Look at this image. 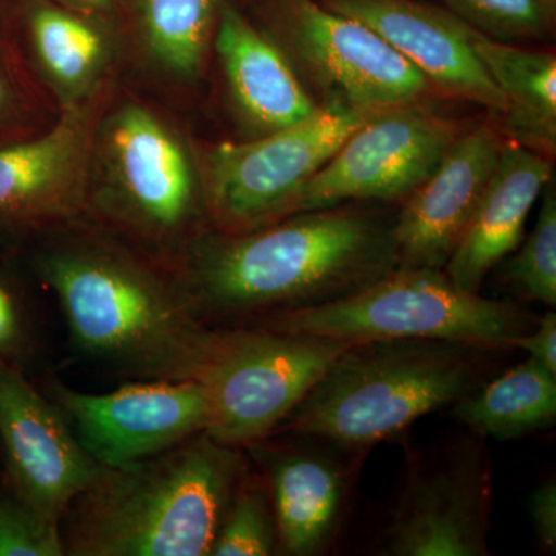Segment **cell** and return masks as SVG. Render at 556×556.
<instances>
[{"instance_id": "obj_16", "label": "cell", "mask_w": 556, "mask_h": 556, "mask_svg": "<svg viewBox=\"0 0 556 556\" xmlns=\"http://www.w3.org/2000/svg\"><path fill=\"white\" fill-rule=\"evenodd\" d=\"M321 3L378 33L437 89L501 116L506 113L504 94L473 49V28L452 11L417 0H324Z\"/></svg>"}, {"instance_id": "obj_11", "label": "cell", "mask_w": 556, "mask_h": 556, "mask_svg": "<svg viewBox=\"0 0 556 556\" xmlns=\"http://www.w3.org/2000/svg\"><path fill=\"white\" fill-rule=\"evenodd\" d=\"M457 137L452 121L419 104L372 113L300 190L292 215L348 200L407 197L438 169Z\"/></svg>"}, {"instance_id": "obj_24", "label": "cell", "mask_w": 556, "mask_h": 556, "mask_svg": "<svg viewBox=\"0 0 556 556\" xmlns=\"http://www.w3.org/2000/svg\"><path fill=\"white\" fill-rule=\"evenodd\" d=\"M280 554V538L268 485L260 471L248 468L230 500L211 556Z\"/></svg>"}, {"instance_id": "obj_13", "label": "cell", "mask_w": 556, "mask_h": 556, "mask_svg": "<svg viewBox=\"0 0 556 556\" xmlns=\"http://www.w3.org/2000/svg\"><path fill=\"white\" fill-rule=\"evenodd\" d=\"M292 49L336 97L365 112L419 104L426 76L378 33L317 0H274Z\"/></svg>"}, {"instance_id": "obj_19", "label": "cell", "mask_w": 556, "mask_h": 556, "mask_svg": "<svg viewBox=\"0 0 556 556\" xmlns=\"http://www.w3.org/2000/svg\"><path fill=\"white\" fill-rule=\"evenodd\" d=\"M214 46L230 97L258 135L308 118L318 109L283 51L233 7H219Z\"/></svg>"}, {"instance_id": "obj_3", "label": "cell", "mask_w": 556, "mask_h": 556, "mask_svg": "<svg viewBox=\"0 0 556 556\" xmlns=\"http://www.w3.org/2000/svg\"><path fill=\"white\" fill-rule=\"evenodd\" d=\"M249 457L206 431L118 468L102 467L62 521L75 556H207ZM61 521V525H62Z\"/></svg>"}, {"instance_id": "obj_7", "label": "cell", "mask_w": 556, "mask_h": 556, "mask_svg": "<svg viewBox=\"0 0 556 556\" xmlns=\"http://www.w3.org/2000/svg\"><path fill=\"white\" fill-rule=\"evenodd\" d=\"M369 115L334 97L298 124L212 149L201 181L214 232H251L292 215L300 190Z\"/></svg>"}, {"instance_id": "obj_20", "label": "cell", "mask_w": 556, "mask_h": 556, "mask_svg": "<svg viewBox=\"0 0 556 556\" xmlns=\"http://www.w3.org/2000/svg\"><path fill=\"white\" fill-rule=\"evenodd\" d=\"M28 51L40 79L62 110L98 97L110 86L116 43L94 16L31 0L25 11Z\"/></svg>"}, {"instance_id": "obj_8", "label": "cell", "mask_w": 556, "mask_h": 556, "mask_svg": "<svg viewBox=\"0 0 556 556\" xmlns=\"http://www.w3.org/2000/svg\"><path fill=\"white\" fill-rule=\"evenodd\" d=\"M350 343L262 327L219 329L199 382L206 388V433L244 448L270 437Z\"/></svg>"}, {"instance_id": "obj_21", "label": "cell", "mask_w": 556, "mask_h": 556, "mask_svg": "<svg viewBox=\"0 0 556 556\" xmlns=\"http://www.w3.org/2000/svg\"><path fill=\"white\" fill-rule=\"evenodd\" d=\"M471 42L486 72L504 94V130L508 139L554 152L556 144V60L554 54L526 50L475 30Z\"/></svg>"}, {"instance_id": "obj_29", "label": "cell", "mask_w": 556, "mask_h": 556, "mask_svg": "<svg viewBox=\"0 0 556 556\" xmlns=\"http://www.w3.org/2000/svg\"><path fill=\"white\" fill-rule=\"evenodd\" d=\"M530 517L540 546L548 554L556 551V482L548 479L530 497Z\"/></svg>"}, {"instance_id": "obj_31", "label": "cell", "mask_w": 556, "mask_h": 556, "mask_svg": "<svg viewBox=\"0 0 556 556\" xmlns=\"http://www.w3.org/2000/svg\"><path fill=\"white\" fill-rule=\"evenodd\" d=\"M20 83L16 68L13 67V58L5 50H0V134L13 127L25 109Z\"/></svg>"}, {"instance_id": "obj_15", "label": "cell", "mask_w": 556, "mask_h": 556, "mask_svg": "<svg viewBox=\"0 0 556 556\" xmlns=\"http://www.w3.org/2000/svg\"><path fill=\"white\" fill-rule=\"evenodd\" d=\"M268 485L280 554H325L338 536L350 477L339 445L302 433H276L247 445Z\"/></svg>"}, {"instance_id": "obj_27", "label": "cell", "mask_w": 556, "mask_h": 556, "mask_svg": "<svg viewBox=\"0 0 556 556\" xmlns=\"http://www.w3.org/2000/svg\"><path fill=\"white\" fill-rule=\"evenodd\" d=\"M61 525L40 515L17 493H0V556H62Z\"/></svg>"}, {"instance_id": "obj_2", "label": "cell", "mask_w": 556, "mask_h": 556, "mask_svg": "<svg viewBox=\"0 0 556 556\" xmlns=\"http://www.w3.org/2000/svg\"><path fill=\"white\" fill-rule=\"evenodd\" d=\"M38 258L80 353L142 380H199L219 329L195 316L167 268L109 237L61 232Z\"/></svg>"}, {"instance_id": "obj_10", "label": "cell", "mask_w": 556, "mask_h": 556, "mask_svg": "<svg viewBox=\"0 0 556 556\" xmlns=\"http://www.w3.org/2000/svg\"><path fill=\"white\" fill-rule=\"evenodd\" d=\"M112 87L50 129L0 144V232L61 233L90 215L94 148Z\"/></svg>"}, {"instance_id": "obj_1", "label": "cell", "mask_w": 556, "mask_h": 556, "mask_svg": "<svg viewBox=\"0 0 556 556\" xmlns=\"http://www.w3.org/2000/svg\"><path fill=\"white\" fill-rule=\"evenodd\" d=\"M393 225L357 208L299 212L251 232L203 233L166 268L207 327H251L345 298L399 268Z\"/></svg>"}, {"instance_id": "obj_32", "label": "cell", "mask_w": 556, "mask_h": 556, "mask_svg": "<svg viewBox=\"0 0 556 556\" xmlns=\"http://www.w3.org/2000/svg\"><path fill=\"white\" fill-rule=\"evenodd\" d=\"M65 9L78 11L87 16H98L115 5L118 0H51Z\"/></svg>"}, {"instance_id": "obj_26", "label": "cell", "mask_w": 556, "mask_h": 556, "mask_svg": "<svg viewBox=\"0 0 556 556\" xmlns=\"http://www.w3.org/2000/svg\"><path fill=\"white\" fill-rule=\"evenodd\" d=\"M448 11L489 38L510 42L547 30L554 7L547 0H444Z\"/></svg>"}, {"instance_id": "obj_12", "label": "cell", "mask_w": 556, "mask_h": 556, "mask_svg": "<svg viewBox=\"0 0 556 556\" xmlns=\"http://www.w3.org/2000/svg\"><path fill=\"white\" fill-rule=\"evenodd\" d=\"M84 450L101 467L149 459L207 430L211 404L199 380H141L104 394L49 386Z\"/></svg>"}, {"instance_id": "obj_28", "label": "cell", "mask_w": 556, "mask_h": 556, "mask_svg": "<svg viewBox=\"0 0 556 556\" xmlns=\"http://www.w3.org/2000/svg\"><path fill=\"white\" fill-rule=\"evenodd\" d=\"M28 348V327L24 309L13 289L0 277V361L13 364Z\"/></svg>"}, {"instance_id": "obj_6", "label": "cell", "mask_w": 556, "mask_h": 556, "mask_svg": "<svg viewBox=\"0 0 556 556\" xmlns=\"http://www.w3.org/2000/svg\"><path fill=\"white\" fill-rule=\"evenodd\" d=\"M540 318L511 302L457 287L444 269L396 268L371 285L324 305L291 311L251 327L357 343L444 339L514 350Z\"/></svg>"}, {"instance_id": "obj_17", "label": "cell", "mask_w": 556, "mask_h": 556, "mask_svg": "<svg viewBox=\"0 0 556 556\" xmlns=\"http://www.w3.org/2000/svg\"><path fill=\"white\" fill-rule=\"evenodd\" d=\"M504 141L490 124L457 137L438 169L394 218L399 268L444 269L500 161Z\"/></svg>"}, {"instance_id": "obj_23", "label": "cell", "mask_w": 556, "mask_h": 556, "mask_svg": "<svg viewBox=\"0 0 556 556\" xmlns=\"http://www.w3.org/2000/svg\"><path fill=\"white\" fill-rule=\"evenodd\" d=\"M218 0H138L146 53L161 72L181 80L200 75L217 28Z\"/></svg>"}, {"instance_id": "obj_18", "label": "cell", "mask_w": 556, "mask_h": 556, "mask_svg": "<svg viewBox=\"0 0 556 556\" xmlns=\"http://www.w3.org/2000/svg\"><path fill=\"white\" fill-rule=\"evenodd\" d=\"M551 174V163L543 153L514 139L504 141L495 174L444 268L457 287L479 292L486 274L517 251L526 219Z\"/></svg>"}, {"instance_id": "obj_4", "label": "cell", "mask_w": 556, "mask_h": 556, "mask_svg": "<svg viewBox=\"0 0 556 556\" xmlns=\"http://www.w3.org/2000/svg\"><path fill=\"white\" fill-rule=\"evenodd\" d=\"M504 348L444 339L350 343L274 431L365 452L489 380Z\"/></svg>"}, {"instance_id": "obj_30", "label": "cell", "mask_w": 556, "mask_h": 556, "mask_svg": "<svg viewBox=\"0 0 556 556\" xmlns=\"http://www.w3.org/2000/svg\"><path fill=\"white\" fill-rule=\"evenodd\" d=\"M514 350L529 353V357L556 375V314L554 311L540 318L535 328L511 343Z\"/></svg>"}, {"instance_id": "obj_33", "label": "cell", "mask_w": 556, "mask_h": 556, "mask_svg": "<svg viewBox=\"0 0 556 556\" xmlns=\"http://www.w3.org/2000/svg\"><path fill=\"white\" fill-rule=\"evenodd\" d=\"M548 3H551L552 7L555 5V0H547Z\"/></svg>"}, {"instance_id": "obj_14", "label": "cell", "mask_w": 556, "mask_h": 556, "mask_svg": "<svg viewBox=\"0 0 556 556\" xmlns=\"http://www.w3.org/2000/svg\"><path fill=\"white\" fill-rule=\"evenodd\" d=\"M0 442L13 492L61 525L70 504L102 470L67 417L16 365L0 361Z\"/></svg>"}, {"instance_id": "obj_25", "label": "cell", "mask_w": 556, "mask_h": 556, "mask_svg": "<svg viewBox=\"0 0 556 556\" xmlns=\"http://www.w3.org/2000/svg\"><path fill=\"white\" fill-rule=\"evenodd\" d=\"M548 186V185H547ZM544 188L535 228L507 265L506 278L522 298L556 305V193Z\"/></svg>"}, {"instance_id": "obj_5", "label": "cell", "mask_w": 556, "mask_h": 556, "mask_svg": "<svg viewBox=\"0 0 556 556\" xmlns=\"http://www.w3.org/2000/svg\"><path fill=\"white\" fill-rule=\"evenodd\" d=\"M203 181L177 130L141 102L105 110L94 148L91 214L169 263L203 236Z\"/></svg>"}, {"instance_id": "obj_9", "label": "cell", "mask_w": 556, "mask_h": 556, "mask_svg": "<svg viewBox=\"0 0 556 556\" xmlns=\"http://www.w3.org/2000/svg\"><path fill=\"white\" fill-rule=\"evenodd\" d=\"M490 508L489 452L471 433L412 460L383 529L382 554L490 555Z\"/></svg>"}, {"instance_id": "obj_22", "label": "cell", "mask_w": 556, "mask_h": 556, "mask_svg": "<svg viewBox=\"0 0 556 556\" xmlns=\"http://www.w3.org/2000/svg\"><path fill=\"white\" fill-rule=\"evenodd\" d=\"M452 415L482 439L511 441L547 430L556 420V375L527 357L456 402Z\"/></svg>"}]
</instances>
